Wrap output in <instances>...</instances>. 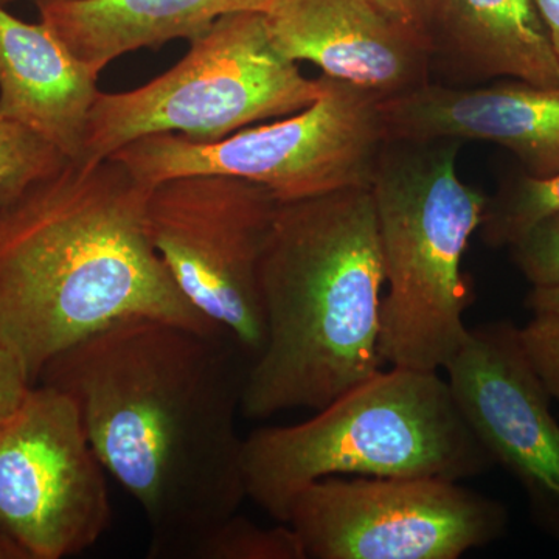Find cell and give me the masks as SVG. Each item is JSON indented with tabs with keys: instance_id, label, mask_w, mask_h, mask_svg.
I'll return each instance as SVG.
<instances>
[{
	"instance_id": "6da1fadb",
	"label": "cell",
	"mask_w": 559,
	"mask_h": 559,
	"mask_svg": "<svg viewBox=\"0 0 559 559\" xmlns=\"http://www.w3.org/2000/svg\"><path fill=\"white\" fill-rule=\"evenodd\" d=\"M250 364L227 331L132 318L39 374L75 403L95 454L139 503L150 558L189 557L248 499L237 418Z\"/></svg>"
},
{
	"instance_id": "7a4b0ae2",
	"label": "cell",
	"mask_w": 559,
	"mask_h": 559,
	"mask_svg": "<svg viewBox=\"0 0 559 559\" xmlns=\"http://www.w3.org/2000/svg\"><path fill=\"white\" fill-rule=\"evenodd\" d=\"M151 189L112 157L69 160L0 204V341L35 384L51 359L120 320L218 329L151 245Z\"/></svg>"
},
{
	"instance_id": "3957f363",
	"label": "cell",
	"mask_w": 559,
	"mask_h": 559,
	"mask_svg": "<svg viewBox=\"0 0 559 559\" xmlns=\"http://www.w3.org/2000/svg\"><path fill=\"white\" fill-rule=\"evenodd\" d=\"M384 286L370 187L280 202L261 264L266 342L241 414L318 412L380 371Z\"/></svg>"
},
{
	"instance_id": "277c9868",
	"label": "cell",
	"mask_w": 559,
	"mask_h": 559,
	"mask_svg": "<svg viewBox=\"0 0 559 559\" xmlns=\"http://www.w3.org/2000/svg\"><path fill=\"white\" fill-rule=\"evenodd\" d=\"M439 371L390 367L305 421L253 430L242 448L246 496L272 520L333 476L462 481L495 468Z\"/></svg>"
},
{
	"instance_id": "5b68a950",
	"label": "cell",
	"mask_w": 559,
	"mask_h": 559,
	"mask_svg": "<svg viewBox=\"0 0 559 559\" xmlns=\"http://www.w3.org/2000/svg\"><path fill=\"white\" fill-rule=\"evenodd\" d=\"M457 140H388L370 191L385 294L380 355L390 367L439 371L465 344L474 301L463 259L487 210L460 179Z\"/></svg>"
},
{
	"instance_id": "8992f818",
	"label": "cell",
	"mask_w": 559,
	"mask_h": 559,
	"mask_svg": "<svg viewBox=\"0 0 559 559\" xmlns=\"http://www.w3.org/2000/svg\"><path fill=\"white\" fill-rule=\"evenodd\" d=\"M323 87V75L307 79L275 47L263 13L226 14L157 79L138 90L100 92L79 162L109 159L128 143L154 134L218 142L308 108Z\"/></svg>"
},
{
	"instance_id": "52a82bcc",
	"label": "cell",
	"mask_w": 559,
	"mask_h": 559,
	"mask_svg": "<svg viewBox=\"0 0 559 559\" xmlns=\"http://www.w3.org/2000/svg\"><path fill=\"white\" fill-rule=\"evenodd\" d=\"M323 79L318 100L293 116L218 142L146 135L110 157L148 187L180 176H231L259 183L282 204L370 187L388 142L382 98L355 84Z\"/></svg>"
},
{
	"instance_id": "ba28073f",
	"label": "cell",
	"mask_w": 559,
	"mask_h": 559,
	"mask_svg": "<svg viewBox=\"0 0 559 559\" xmlns=\"http://www.w3.org/2000/svg\"><path fill=\"white\" fill-rule=\"evenodd\" d=\"M280 202L223 175L180 176L151 189L146 230L180 294L250 358L266 342L261 264Z\"/></svg>"
},
{
	"instance_id": "9c48e42d",
	"label": "cell",
	"mask_w": 559,
	"mask_h": 559,
	"mask_svg": "<svg viewBox=\"0 0 559 559\" xmlns=\"http://www.w3.org/2000/svg\"><path fill=\"white\" fill-rule=\"evenodd\" d=\"M500 500L437 477L333 476L290 502L307 559H459L498 543Z\"/></svg>"
},
{
	"instance_id": "30bf717a",
	"label": "cell",
	"mask_w": 559,
	"mask_h": 559,
	"mask_svg": "<svg viewBox=\"0 0 559 559\" xmlns=\"http://www.w3.org/2000/svg\"><path fill=\"white\" fill-rule=\"evenodd\" d=\"M106 474L75 403L33 385L0 430V558L62 559L95 546L112 520Z\"/></svg>"
},
{
	"instance_id": "8fae6325",
	"label": "cell",
	"mask_w": 559,
	"mask_h": 559,
	"mask_svg": "<svg viewBox=\"0 0 559 559\" xmlns=\"http://www.w3.org/2000/svg\"><path fill=\"white\" fill-rule=\"evenodd\" d=\"M444 370L477 440L521 485L533 524L559 543V423L521 326L507 319L473 326Z\"/></svg>"
},
{
	"instance_id": "7c38bea8",
	"label": "cell",
	"mask_w": 559,
	"mask_h": 559,
	"mask_svg": "<svg viewBox=\"0 0 559 559\" xmlns=\"http://www.w3.org/2000/svg\"><path fill=\"white\" fill-rule=\"evenodd\" d=\"M385 139L495 143L513 153L525 175H559V86L521 80L477 86L430 83L382 100Z\"/></svg>"
},
{
	"instance_id": "4fadbf2b",
	"label": "cell",
	"mask_w": 559,
	"mask_h": 559,
	"mask_svg": "<svg viewBox=\"0 0 559 559\" xmlns=\"http://www.w3.org/2000/svg\"><path fill=\"white\" fill-rule=\"evenodd\" d=\"M272 43L329 79L399 97L432 81L425 47L364 0H271L264 11Z\"/></svg>"
},
{
	"instance_id": "5bb4252c",
	"label": "cell",
	"mask_w": 559,
	"mask_h": 559,
	"mask_svg": "<svg viewBox=\"0 0 559 559\" xmlns=\"http://www.w3.org/2000/svg\"><path fill=\"white\" fill-rule=\"evenodd\" d=\"M430 75L448 86L521 80L559 86V62L535 0H426Z\"/></svg>"
},
{
	"instance_id": "9a60e30c",
	"label": "cell",
	"mask_w": 559,
	"mask_h": 559,
	"mask_svg": "<svg viewBox=\"0 0 559 559\" xmlns=\"http://www.w3.org/2000/svg\"><path fill=\"white\" fill-rule=\"evenodd\" d=\"M98 75L47 25L14 17L0 3V117L81 160Z\"/></svg>"
},
{
	"instance_id": "2e32d148",
	"label": "cell",
	"mask_w": 559,
	"mask_h": 559,
	"mask_svg": "<svg viewBox=\"0 0 559 559\" xmlns=\"http://www.w3.org/2000/svg\"><path fill=\"white\" fill-rule=\"evenodd\" d=\"M271 0H57L39 3L40 22L100 76L110 62L175 39L193 43L219 17L264 13Z\"/></svg>"
},
{
	"instance_id": "e0dca14e",
	"label": "cell",
	"mask_w": 559,
	"mask_h": 559,
	"mask_svg": "<svg viewBox=\"0 0 559 559\" xmlns=\"http://www.w3.org/2000/svg\"><path fill=\"white\" fill-rule=\"evenodd\" d=\"M559 212V175L536 179L522 173L488 198L479 234L491 248H510L539 219Z\"/></svg>"
},
{
	"instance_id": "ac0fdd59",
	"label": "cell",
	"mask_w": 559,
	"mask_h": 559,
	"mask_svg": "<svg viewBox=\"0 0 559 559\" xmlns=\"http://www.w3.org/2000/svg\"><path fill=\"white\" fill-rule=\"evenodd\" d=\"M193 559H307L299 536L286 522L277 527H261L255 522L231 514L221 521L189 551Z\"/></svg>"
},
{
	"instance_id": "d6986e66",
	"label": "cell",
	"mask_w": 559,
	"mask_h": 559,
	"mask_svg": "<svg viewBox=\"0 0 559 559\" xmlns=\"http://www.w3.org/2000/svg\"><path fill=\"white\" fill-rule=\"evenodd\" d=\"M68 157L16 121L0 117V204L53 175Z\"/></svg>"
},
{
	"instance_id": "ffe728a7",
	"label": "cell",
	"mask_w": 559,
	"mask_h": 559,
	"mask_svg": "<svg viewBox=\"0 0 559 559\" xmlns=\"http://www.w3.org/2000/svg\"><path fill=\"white\" fill-rule=\"evenodd\" d=\"M510 252L532 288L559 286V212L530 227Z\"/></svg>"
},
{
	"instance_id": "44dd1931",
	"label": "cell",
	"mask_w": 559,
	"mask_h": 559,
	"mask_svg": "<svg viewBox=\"0 0 559 559\" xmlns=\"http://www.w3.org/2000/svg\"><path fill=\"white\" fill-rule=\"evenodd\" d=\"M521 340L547 392L559 401V316L533 314L527 325L521 326Z\"/></svg>"
},
{
	"instance_id": "7402d4cb",
	"label": "cell",
	"mask_w": 559,
	"mask_h": 559,
	"mask_svg": "<svg viewBox=\"0 0 559 559\" xmlns=\"http://www.w3.org/2000/svg\"><path fill=\"white\" fill-rule=\"evenodd\" d=\"M35 385L31 371L10 345L0 341V430L13 419Z\"/></svg>"
},
{
	"instance_id": "603a6c76",
	"label": "cell",
	"mask_w": 559,
	"mask_h": 559,
	"mask_svg": "<svg viewBox=\"0 0 559 559\" xmlns=\"http://www.w3.org/2000/svg\"><path fill=\"white\" fill-rule=\"evenodd\" d=\"M364 2L390 24L421 44L426 50V0H364Z\"/></svg>"
},
{
	"instance_id": "cb8c5ba5",
	"label": "cell",
	"mask_w": 559,
	"mask_h": 559,
	"mask_svg": "<svg viewBox=\"0 0 559 559\" xmlns=\"http://www.w3.org/2000/svg\"><path fill=\"white\" fill-rule=\"evenodd\" d=\"M524 307L532 314H557L559 316V286L550 288H532L525 297Z\"/></svg>"
},
{
	"instance_id": "d4e9b609",
	"label": "cell",
	"mask_w": 559,
	"mask_h": 559,
	"mask_svg": "<svg viewBox=\"0 0 559 559\" xmlns=\"http://www.w3.org/2000/svg\"><path fill=\"white\" fill-rule=\"evenodd\" d=\"M535 3L549 35L551 50L559 62V0H535Z\"/></svg>"
},
{
	"instance_id": "484cf974",
	"label": "cell",
	"mask_w": 559,
	"mask_h": 559,
	"mask_svg": "<svg viewBox=\"0 0 559 559\" xmlns=\"http://www.w3.org/2000/svg\"><path fill=\"white\" fill-rule=\"evenodd\" d=\"M14 2H21V0H0V3H2V5H10V3H14ZM32 2H35L36 5H39V3H46V2H57V0H32Z\"/></svg>"
}]
</instances>
